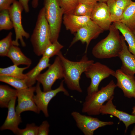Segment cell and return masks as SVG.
<instances>
[{"label": "cell", "mask_w": 135, "mask_h": 135, "mask_svg": "<svg viewBox=\"0 0 135 135\" xmlns=\"http://www.w3.org/2000/svg\"><path fill=\"white\" fill-rule=\"evenodd\" d=\"M132 32H133V33H134V34L135 35V30H134Z\"/></svg>", "instance_id": "cell-41"}, {"label": "cell", "mask_w": 135, "mask_h": 135, "mask_svg": "<svg viewBox=\"0 0 135 135\" xmlns=\"http://www.w3.org/2000/svg\"><path fill=\"white\" fill-rule=\"evenodd\" d=\"M114 98V96L108 100L105 104L102 106L100 110V114H110L118 118L124 124L126 132L130 126L135 124V115L117 109L112 102Z\"/></svg>", "instance_id": "cell-14"}, {"label": "cell", "mask_w": 135, "mask_h": 135, "mask_svg": "<svg viewBox=\"0 0 135 135\" xmlns=\"http://www.w3.org/2000/svg\"><path fill=\"white\" fill-rule=\"evenodd\" d=\"M63 47L58 40L52 42L46 48L42 56L50 58L55 55H57Z\"/></svg>", "instance_id": "cell-28"}, {"label": "cell", "mask_w": 135, "mask_h": 135, "mask_svg": "<svg viewBox=\"0 0 135 135\" xmlns=\"http://www.w3.org/2000/svg\"><path fill=\"white\" fill-rule=\"evenodd\" d=\"M112 22H120L124 11L116 4L115 0H109L106 2Z\"/></svg>", "instance_id": "cell-25"}, {"label": "cell", "mask_w": 135, "mask_h": 135, "mask_svg": "<svg viewBox=\"0 0 135 135\" xmlns=\"http://www.w3.org/2000/svg\"><path fill=\"white\" fill-rule=\"evenodd\" d=\"M113 24L122 33L128 44L130 52L135 56V35L133 32L126 25L120 22H114Z\"/></svg>", "instance_id": "cell-21"}, {"label": "cell", "mask_w": 135, "mask_h": 135, "mask_svg": "<svg viewBox=\"0 0 135 135\" xmlns=\"http://www.w3.org/2000/svg\"><path fill=\"white\" fill-rule=\"evenodd\" d=\"M58 1L64 14H72L79 3L78 0H58Z\"/></svg>", "instance_id": "cell-31"}, {"label": "cell", "mask_w": 135, "mask_h": 135, "mask_svg": "<svg viewBox=\"0 0 135 135\" xmlns=\"http://www.w3.org/2000/svg\"><path fill=\"white\" fill-rule=\"evenodd\" d=\"M116 87V84L112 80L100 90L87 95L83 104L82 112L90 116L100 114L101 107L105 102L114 96V90Z\"/></svg>", "instance_id": "cell-4"}, {"label": "cell", "mask_w": 135, "mask_h": 135, "mask_svg": "<svg viewBox=\"0 0 135 135\" xmlns=\"http://www.w3.org/2000/svg\"><path fill=\"white\" fill-rule=\"evenodd\" d=\"M79 3L88 4H95L98 0H78Z\"/></svg>", "instance_id": "cell-37"}, {"label": "cell", "mask_w": 135, "mask_h": 135, "mask_svg": "<svg viewBox=\"0 0 135 135\" xmlns=\"http://www.w3.org/2000/svg\"><path fill=\"white\" fill-rule=\"evenodd\" d=\"M116 5L124 11L132 2V0H115Z\"/></svg>", "instance_id": "cell-35"}, {"label": "cell", "mask_w": 135, "mask_h": 135, "mask_svg": "<svg viewBox=\"0 0 135 135\" xmlns=\"http://www.w3.org/2000/svg\"><path fill=\"white\" fill-rule=\"evenodd\" d=\"M122 48L118 57L122 62L120 69L125 74L132 76L135 74V56L129 51L125 40L122 35H120Z\"/></svg>", "instance_id": "cell-16"}, {"label": "cell", "mask_w": 135, "mask_h": 135, "mask_svg": "<svg viewBox=\"0 0 135 135\" xmlns=\"http://www.w3.org/2000/svg\"><path fill=\"white\" fill-rule=\"evenodd\" d=\"M62 20L66 29L72 34L75 33L82 27L93 22L89 16H78L73 14H64Z\"/></svg>", "instance_id": "cell-18"}, {"label": "cell", "mask_w": 135, "mask_h": 135, "mask_svg": "<svg viewBox=\"0 0 135 135\" xmlns=\"http://www.w3.org/2000/svg\"><path fill=\"white\" fill-rule=\"evenodd\" d=\"M17 0H0V11L8 10L11 5Z\"/></svg>", "instance_id": "cell-34"}, {"label": "cell", "mask_w": 135, "mask_h": 135, "mask_svg": "<svg viewBox=\"0 0 135 135\" xmlns=\"http://www.w3.org/2000/svg\"><path fill=\"white\" fill-rule=\"evenodd\" d=\"M23 10L21 4L18 1L16 0L11 5L8 10L15 34V38L12 40V44L18 46L19 44L18 41L19 40L22 46L24 47L26 44L23 37L28 39L30 37V34L24 30L22 25V14Z\"/></svg>", "instance_id": "cell-7"}, {"label": "cell", "mask_w": 135, "mask_h": 135, "mask_svg": "<svg viewBox=\"0 0 135 135\" xmlns=\"http://www.w3.org/2000/svg\"><path fill=\"white\" fill-rule=\"evenodd\" d=\"M50 126V124L47 121H43L38 126V135H48Z\"/></svg>", "instance_id": "cell-33"}, {"label": "cell", "mask_w": 135, "mask_h": 135, "mask_svg": "<svg viewBox=\"0 0 135 135\" xmlns=\"http://www.w3.org/2000/svg\"><path fill=\"white\" fill-rule=\"evenodd\" d=\"M84 73L87 78L91 80L90 84L87 89V95H90L98 90L99 85L103 80L110 76L114 77L116 71L98 62L92 63Z\"/></svg>", "instance_id": "cell-6"}, {"label": "cell", "mask_w": 135, "mask_h": 135, "mask_svg": "<svg viewBox=\"0 0 135 135\" xmlns=\"http://www.w3.org/2000/svg\"><path fill=\"white\" fill-rule=\"evenodd\" d=\"M63 78V67L60 59L57 56L48 70L38 76L36 81L42 84L44 91L46 92L52 90V86L57 80Z\"/></svg>", "instance_id": "cell-8"}, {"label": "cell", "mask_w": 135, "mask_h": 135, "mask_svg": "<svg viewBox=\"0 0 135 135\" xmlns=\"http://www.w3.org/2000/svg\"><path fill=\"white\" fill-rule=\"evenodd\" d=\"M90 18L104 30H109L112 22L108 7L105 2H98L95 4Z\"/></svg>", "instance_id": "cell-13"}, {"label": "cell", "mask_w": 135, "mask_h": 135, "mask_svg": "<svg viewBox=\"0 0 135 135\" xmlns=\"http://www.w3.org/2000/svg\"><path fill=\"white\" fill-rule=\"evenodd\" d=\"M95 4L79 3L72 14L78 16H86L90 17Z\"/></svg>", "instance_id": "cell-30"}, {"label": "cell", "mask_w": 135, "mask_h": 135, "mask_svg": "<svg viewBox=\"0 0 135 135\" xmlns=\"http://www.w3.org/2000/svg\"><path fill=\"white\" fill-rule=\"evenodd\" d=\"M109 0H98V2H106Z\"/></svg>", "instance_id": "cell-40"}, {"label": "cell", "mask_w": 135, "mask_h": 135, "mask_svg": "<svg viewBox=\"0 0 135 135\" xmlns=\"http://www.w3.org/2000/svg\"><path fill=\"white\" fill-rule=\"evenodd\" d=\"M11 60L14 64L17 66L21 64L30 66L32 61L22 53L18 46L12 45L6 56Z\"/></svg>", "instance_id": "cell-20"}, {"label": "cell", "mask_w": 135, "mask_h": 135, "mask_svg": "<svg viewBox=\"0 0 135 135\" xmlns=\"http://www.w3.org/2000/svg\"><path fill=\"white\" fill-rule=\"evenodd\" d=\"M30 0H18V1L22 6L24 10L26 13H28L30 11L28 2Z\"/></svg>", "instance_id": "cell-36"}, {"label": "cell", "mask_w": 135, "mask_h": 135, "mask_svg": "<svg viewBox=\"0 0 135 135\" xmlns=\"http://www.w3.org/2000/svg\"><path fill=\"white\" fill-rule=\"evenodd\" d=\"M38 126L34 123L28 124L25 128L19 129L17 135H38Z\"/></svg>", "instance_id": "cell-32"}, {"label": "cell", "mask_w": 135, "mask_h": 135, "mask_svg": "<svg viewBox=\"0 0 135 135\" xmlns=\"http://www.w3.org/2000/svg\"><path fill=\"white\" fill-rule=\"evenodd\" d=\"M0 12V30H9L13 28L8 10H1Z\"/></svg>", "instance_id": "cell-27"}, {"label": "cell", "mask_w": 135, "mask_h": 135, "mask_svg": "<svg viewBox=\"0 0 135 135\" xmlns=\"http://www.w3.org/2000/svg\"><path fill=\"white\" fill-rule=\"evenodd\" d=\"M49 62L50 58L42 56L37 65L26 74V77L24 79L28 87L32 86L35 84L40 72L50 65Z\"/></svg>", "instance_id": "cell-19"}, {"label": "cell", "mask_w": 135, "mask_h": 135, "mask_svg": "<svg viewBox=\"0 0 135 135\" xmlns=\"http://www.w3.org/2000/svg\"><path fill=\"white\" fill-rule=\"evenodd\" d=\"M85 54L78 61H71L65 58L60 52L57 56L60 58L64 72V82L70 90L82 92L80 80L82 74L86 70L94 61L89 60Z\"/></svg>", "instance_id": "cell-1"}, {"label": "cell", "mask_w": 135, "mask_h": 135, "mask_svg": "<svg viewBox=\"0 0 135 135\" xmlns=\"http://www.w3.org/2000/svg\"><path fill=\"white\" fill-rule=\"evenodd\" d=\"M71 114L77 126L85 135H93L98 128L114 124L112 121H102L97 118L82 115L76 111L72 112Z\"/></svg>", "instance_id": "cell-9"}, {"label": "cell", "mask_w": 135, "mask_h": 135, "mask_svg": "<svg viewBox=\"0 0 135 135\" xmlns=\"http://www.w3.org/2000/svg\"><path fill=\"white\" fill-rule=\"evenodd\" d=\"M44 7L50 28L51 41L53 42L58 40L64 12L58 0H44Z\"/></svg>", "instance_id": "cell-5"}, {"label": "cell", "mask_w": 135, "mask_h": 135, "mask_svg": "<svg viewBox=\"0 0 135 135\" xmlns=\"http://www.w3.org/2000/svg\"><path fill=\"white\" fill-rule=\"evenodd\" d=\"M29 67L27 66L20 68L17 65L14 64L4 68H0V76H6L20 79H25L26 76V74H23V72Z\"/></svg>", "instance_id": "cell-24"}, {"label": "cell", "mask_w": 135, "mask_h": 135, "mask_svg": "<svg viewBox=\"0 0 135 135\" xmlns=\"http://www.w3.org/2000/svg\"><path fill=\"white\" fill-rule=\"evenodd\" d=\"M120 22L126 25L132 31L135 30V2H132L124 11Z\"/></svg>", "instance_id": "cell-22"}, {"label": "cell", "mask_w": 135, "mask_h": 135, "mask_svg": "<svg viewBox=\"0 0 135 135\" xmlns=\"http://www.w3.org/2000/svg\"><path fill=\"white\" fill-rule=\"evenodd\" d=\"M116 71L114 77L117 80L116 84L122 90L124 96L129 98H135V77L126 74L120 69Z\"/></svg>", "instance_id": "cell-15"}, {"label": "cell", "mask_w": 135, "mask_h": 135, "mask_svg": "<svg viewBox=\"0 0 135 135\" xmlns=\"http://www.w3.org/2000/svg\"><path fill=\"white\" fill-rule=\"evenodd\" d=\"M39 0H32V6L34 8H37L38 5Z\"/></svg>", "instance_id": "cell-38"}, {"label": "cell", "mask_w": 135, "mask_h": 135, "mask_svg": "<svg viewBox=\"0 0 135 135\" xmlns=\"http://www.w3.org/2000/svg\"><path fill=\"white\" fill-rule=\"evenodd\" d=\"M104 31L93 22L83 26L75 33L70 47L78 41L86 44L85 54H86L88 46L92 40L96 38Z\"/></svg>", "instance_id": "cell-12"}, {"label": "cell", "mask_w": 135, "mask_h": 135, "mask_svg": "<svg viewBox=\"0 0 135 135\" xmlns=\"http://www.w3.org/2000/svg\"><path fill=\"white\" fill-rule=\"evenodd\" d=\"M64 82L63 80L61 82L59 86L54 90L42 92L40 87V83L38 82L36 86L35 92L36 94L34 96V99L39 111H42L46 117H48L49 116L48 106L49 102L58 93L62 92L66 96L69 95L68 92L64 87Z\"/></svg>", "instance_id": "cell-10"}, {"label": "cell", "mask_w": 135, "mask_h": 135, "mask_svg": "<svg viewBox=\"0 0 135 135\" xmlns=\"http://www.w3.org/2000/svg\"><path fill=\"white\" fill-rule=\"evenodd\" d=\"M17 90L12 89L8 86H0V106L2 108H8L10 102L17 97Z\"/></svg>", "instance_id": "cell-23"}, {"label": "cell", "mask_w": 135, "mask_h": 135, "mask_svg": "<svg viewBox=\"0 0 135 135\" xmlns=\"http://www.w3.org/2000/svg\"><path fill=\"white\" fill-rule=\"evenodd\" d=\"M36 86L28 87L17 90V97L18 104L16 108V112L18 115L25 111H30L39 114L40 111L34 99Z\"/></svg>", "instance_id": "cell-11"}, {"label": "cell", "mask_w": 135, "mask_h": 135, "mask_svg": "<svg viewBox=\"0 0 135 135\" xmlns=\"http://www.w3.org/2000/svg\"><path fill=\"white\" fill-rule=\"evenodd\" d=\"M51 31L46 18L45 9L43 7L38 14L30 41L35 54L42 55L45 50L52 42L50 40Z\"/></svg>", "instance_id": "cell-3"}, {"label": "cell", "mask_w": 135, "mask_h": 135, "mask_svg": "<svg viewBox=\"0 0 135 135\" xmlns=\"http://www.w3.org/2000/svg\"><path fill=\"white\" fill-rule=\"evenodd\" d=\"M132 114L135 115V106L132 108Z\"/></svg>", "instance_id": "cell-39"}, {"label": "cell", "mask_w": 135, "mask_h": 135, "mask_svg": "<svg viewBox=\"0 0 135 135\" xmlns=\"http://www.w3.org/2000/svg\"><path fill=\"white\" fill-rule=\"evenodd\" d=\"M17 97L12 99L9 103L8 115L5 121L0 128L1 130H9L17 134L20 128L18 126L22 122L20 115H18L15 110V104Z\"/></svg>", "instance_id": "cell-17"}, {"label": "cell", "mask_w": 135, "mask_h": 135, "mask_svg": "<svg viewBox=\"0 0 135 135\" xmlns=\"http://www.w3.org/2000/svg\"><path fill=\"white\" fill-rule=\"evenodd\" d=\"M109 33L105 38L93 47L92 52L96 58L100 59L118 57L122 48L119 30L113 24L111 25Z\"/></svg>", "instance_id": "cell-2"}, {"label": "cell", "mask_w": 135, "mask_h": 135, "mask_svg": "<svg viewBox=\"0 0 135 135\" xmlns=\"http://www.w3.org/2000/svg\"><path fill=\"white\" fill-rule=\"evenodd\" d=\"M12 32H10L4 38L0 41V56H6L11 46L13 45Z\"/></svg>", "instance_id": "cell-29"}, {"label": "cell", "mask_w": 135, "mask_h": 135, "mask_svg": "<svg viewBox=\"0 0 135 135\" xmlns=\"http://www.w3.org/2000/svg\"><path fill=\"white\" fill-rule=\"evenodd\" d=\"M0 81L9 84L17 90L28 88L24 79H20L7 76H0Z\"/></svg>", "instance_id": "cell-26"}]
</instances>
